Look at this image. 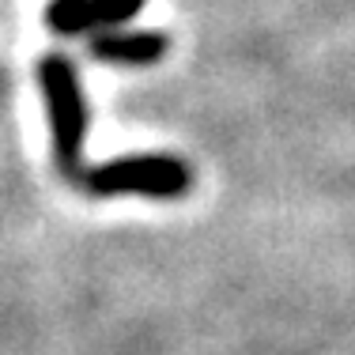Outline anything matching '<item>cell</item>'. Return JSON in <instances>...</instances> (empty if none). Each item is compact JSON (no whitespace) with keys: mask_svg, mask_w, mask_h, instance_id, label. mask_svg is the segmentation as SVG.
<instances>
[{"mask_svg":"<svg viewBox=\"0 0 355 355\" xmlns=\"http://www.w3.org/2000/svg\"><path fill=\"white\" fill-rule=\"evenodd\" d=\"M91 53L98 61H114V64H155L166 53V38L155 31H129V35H106L95 38Z\"/></svg>","mask_w":355,"mask_h":355,"instance_id":"4","label":"cell"},{"mask_svg":"<svg viewBox=\"0 0 355 355\" xmlns=\"http://www.w3.org/2000/svg\"><path fill=\"white\" fill-rule=\"evenodd\" d=\"M83 189L95 197H121V193H137V197H155V200H178L189 193L193 174L182 159L174 155H125L98 163L83 171Z\"/></svg>","mask_w":355,"mask_h":355,"instance_id":"1","label":"cell"},{"mask_svg":"<svg viewBox=\"0 0 355 355\" xmlns=\"http://www.w3.org/2000/svg\"><path fill=\"white\" fill-rule=\"evenodd\" d=\"M148 0H49L46 23L61 35H80L95 27H114L140 12Z\"/></svg>","mask_w":355,"mask_h":355,"instance_id":"3","label":"cell"},{"mask_svg":"<svg viewBox=\"0 0 355 355\" xmlns=\"http://www.w3.org/2000/svg\"><path fill=\"white\" fill-rule=\"evenodd\" d=\"M42 95L53 129V159L57 171L69 178H83V137H87V103H83L80 80L64 57L42 61Z\"/></svg>","mask_w":355,"mask_h":355,"instance_id":"2","label":"cell"}]
</instances>
